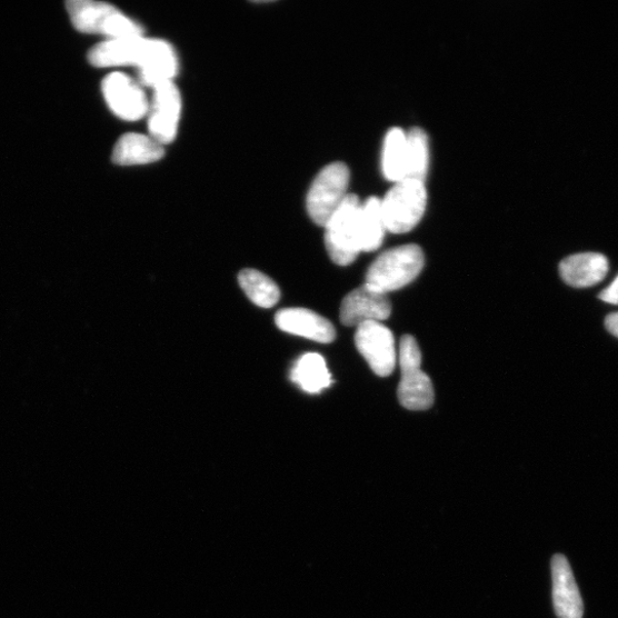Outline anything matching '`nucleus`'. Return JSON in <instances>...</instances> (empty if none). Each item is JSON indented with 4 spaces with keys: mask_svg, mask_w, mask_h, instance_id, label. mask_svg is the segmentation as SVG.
Masks as SVG:
<instances>
[{
    "mask_svg": "<svg viewBox=\"0 0 618 618\" xmlns=\"http://www.w3.org/2000/svg\"><path fill=\"white\" fill-rule=\"evenodd\" d=\"M361 205L357 196L350 195L325 227L326 248L337 265H350L361 252H367Z\"/></svg>",
    "mask_w": 618,
    "mask_h": 618,
    "instance_id": "nucleus-1",
    "label": "nucleus"
},
{
    "mask_svg": "<svg viewBox=\"0 0 618 618\" xmlns=\"http://www.w3.org/2000/svg\"><path fill=\"white\" fill-rule=\"evenodd\" d=\"M423 263V252L416 245L385 251L368 269L365 286L388 295L411 283L420 275Z\"/></svg>",
    "mask_w": 618,
    "mask_h": 618,
    "instance_id": "nucleus-2",
    "label": "nucleus"
},
{
    "mask_svg": "<svg viewBox=\"0 0 618 618\" xmlns=\"http://www.w3.org/2000/svg\"><path fill=\"white\" fill-rule=\"evenodd\" d=\"M380 203L386 230L395 235L407 233L427 210L428 190L422 181L403 179L393 185Z\"/></svg>",
    "mask_w": 618,
    "mask_h": 618,
    "instance_id": "nucleus-3",
    "label": "nucleus"
},
{
    "mask_svg": "<svg viewBox=\"0 0 618 618\" xmlns=\"http://www.w3.org/2000/svg\"><path fill=\"white\" fill-rule=\"evenodd\" d=\"M67 10L73 27L84 33L114 38L142 36L143 29L119 9L93 0H70Z\"/></svg>",
    "mask_w": 618,
    "mask_h": 618,
    "instance_id": "nucleus-4",
    "label": "nucleus"
},
{
    "mask_svg": "<svg viewBox=\"0 0 618 618\" xmlns=\"http://www.w3.org/2000/svg\"><path fill=\"white\" fill-rule=\"evenodd\" d=\"M401 380L398 389L400 403L409 410H428L435 402L430 377L421 370V353L416 339L405 336L400 342Z\"/></svg>",
    "mask_w": 618,
    "mask_h": 618,
    "instance_id": "nucleus-5",
    "label": "nucleus"
},
{
    "mask_svg": "<svg viewBox=\"0 0 618 618\" xmlns=\"http://www.w3.org/2000/svg\"><path fill=\"white\" fill-rule=\"evenodd\" d=\"M350 170L336 162L327 166L315 179L306 200L309 217L319 226L328 221L349 197Z\"/></svg>",
    "mask_w": 618,
    "mask_h": 618,
    "instance_id": "nucleus-6",
    "label": "nucleus"
},
{
    "mask_svg": "<svg viewBox=\"0 0 618 618\" xmlns=\"http://www.w3.org/2000/svg\"><path fill=\"white\" fill-rule=\"evenodd\" d=\"M356 345L360 355L379 377L390 376L397 366L396 340L381 322H368L357 328Z\"/></svg>",
    "mask_w": 618,
    "mask_h": 618,
    "instance_id": "nucleus-7",
    "label": "nucleus"
},
{
    "mask_svg": "<svg viewBox=\"0 0 618 618\" xmlns=\"http://www.w3.org/2000/svg\"><path fill=\"white\" fill-rule=\"evenodd\" d=\"M152 90V101L147 114L148 129L150 137L165 146L177 137L182 108L181 96L173 82Z\"/></svg>",
    "mask_w": 618,
    "mask_h": 618,
    "instance_id": "nucleus-8",
    "label": "nucleus"
},
{
    "mask_svg": "<svg viewBox=\"0 0 618 618\" xmlns=\"http://www.w3.org/2000/svg\"><path fill=\"white\" fill-rule=\"evenodd\" d=\"M102 93L111 111L124 121H139L148 114L149 102L143 89L126 73L108 74L102 81Z\"/></svg>",
    "mask_w": 618,
    "mask_h": 618,
    "instance_id": "nucleus-9",
    "label": "nucleus"
},
{
    "mask_svg": "<svg viewBox=\"0 0 618 618\" xmlns=\"http://www.w3.org/2000/svg\"><path fill=\"white\" fill-rule=\"evenodd\" d=\"M392 305L388 295L371 290L367 286L347 295L340 306V320L347 327H360L368 322L388 320Z\"/></svg>",
    "mask_w": 618,
    "mask_h": 618,
    "instance_id": "nucleus-10",
    "label": "nucleus"
},
{
    "mask_svg": "<svg viewBox=\"0 0 618 618\" xmlns=\"http://www.w3.org/2000/svg\"><path fill=\"white\" fill-rule=\"evenodd\" d=\"M148 44L149 40L143 36L114 38L94 47L89 53V61L98 68H138L144 59Z\"/></svg>",
    "mask_w": 618,
    "mask_h": 618,
    "instance_id": "nucleus-11",
    "label": "nucleus"
},
{
    "mask_svg": "<svg viewBox=\"0 0 618 618\" xmlns=\"http://www.w3.org/2000/svg\"><path fill=\"white\" fill-rule=\"evenodd\" d=\"M554 605L558 618H584L585 604L568 559L556 555L551 560Z\"/></svg>",
    "mask_w": 618,
    "mask_h": 618,
    "instance_id": "nucleus-12",
    "label": "nucleus"
},
{
    "mask_svg": "<svg viewBox=\"0 0 618 618\" xmlns=\"http://www.w3.org/2000/svg\"><path fill=\"white\" fill-rule=\"evenodd\" d=\"M137 69L141 86L154 89L173 82L179 69L178 57L168 42L149 40L144 59Z\"/></svg>",
    "mask_w": 618,
    "mask_h": 618,
    "instance_id": "nucleus-13",
    "label": "nucleus"
},
{
    "mask_svg": "<svg viewBox=\"0 0 618 618\" xmlns=\"http://www.w3.org/2000/svg\"><path fill=\"white\" fill-rule=\"evenodd\" d=\"M276 322L285 332L318 342L329 343L336 338V329L330 321L309 309H282L277 315Z\"/></svg>",
    "mask_w": 618,
    "mask_h": 618,
    "instance_id": "nucleus-14",
    "label": "nucleus"
},
{
    "mask_svg": "<svg viewBox=\"0 0 618 618\" xmlns=\"http://www.w3.org/2000/svg\"><path fill=\"white\" fill-rule=\"evenodd\" d=\"M562 280L570 287L582 289L599 285L609 270L607 257L601 253L587 252L572 255L559 266Z\"/></svg>",
    "mask_w": 618,
    "mask_h": 618,
    "instance_id": "nucleus-15",
    "label": "nucleus"
},
{
    "mask_svg": "<svg viewBox=\"0 0 618 618\" xmlns=\"http://www.w3.org/2000/svg\"><path fill=\"white\" fill-rule=\"evenodd\" d=\"M165 146L150 136L129 133L114 144L112 162L119 166H141L160 161Z\"/></svg>",
    "mask_w": 618,
    "mask_h": 618,
    "instance_id": "nucleus-16",
    "label": "nucleus"
},
{
    "mask_svg": "<svg viewBox=\"0 0 618 618\" xmlns=\"http://www.w3.org/2000/svg\"><path fill=\"white\" fill-rule=\"evenodd\" d=\"M291 379L307 393H320L332 383L325 359L317 353L302 356L295 365Z\"/></svg>",
    "mask_w": 618,
    "mask_h": 618,
    "instance_id": "nucleus-17",
    "label": "nucleus"
},
{
    "mask_svg": "<svg viewBox=\"0 0 618 618\" xmlns=\"http://www.w3.org/2000/svg\"><path fill=\"white\" fill-rule=\"evenodd\" d=\"M407 132L392 128L386 133L381 153V169L386 179L398 182L406 179Z\"/></svg>",
    "mask_w": 618,
    "mask_h": 618,
    "instance_id": "nucleus-18",
    "label": "nucleus"
},
{
    "mask_svg": "<svg viewBox=\"0 0 618 618\" xmlns=\"http://www.w3.org/2000/svg\"><path fill=\"white\" fill-rule=\"evenodd\" d=\"M430 166V147L428 134L422 129L413 128L407 132L406 179L425 182Z\"/></svg>",
    "mask_w": 618,
    "mask_h": 618,
    "instance_id": "nucleus-19",
    "label": "nucleus"
},
{
    "mask_svg": "<svg viewBox=\"0 0 618 618\" xmlns=\"http://www.w3.org/2000/svg\"><path fill=\"white\" fill-rule=\"evenodd\" d=\"M242 290L259 307L270 308L280 300V289L273 280L256 269H245L239 276Z\"/></svg>",
    "mask_w": 618,
    "mask_h": 618,
    "instance_id": "nucleus-20",
    "label": "nucleus"
},
{
    "mask_svg": "<svg viewBox=\"0 0 618 618\" xmlns=\"http://www.w3.org/2000/svg\"><path fill=\"white\" fill-rule=\"evenodd\" d=\"M599 299L607 303L618 306V276L608 288L601 291Z\"/></svg>",
    "mask_w": 618,
    "mask_h": 618,
    "instance_id": "nucleus-21",
    "label": "nucleus"
},
{
    "mask_svg": "<svg viewBox=\"0 0 618 618\" xmlns=\"http://www.w3.org/2000/svg\"><path fill=\"white\" fill-rule=\"evenodd\" d=\"M605 325L608 331L618 338V312L608 316Z\"/></svg>",
    "mask_w": 618,
    "mask_h": 618,
    "instance_id": "nucleus-22",
    "label": "nucleus"
}]
</instances>
